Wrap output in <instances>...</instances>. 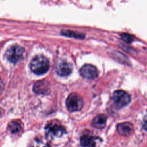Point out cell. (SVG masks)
Wrapping results in <instances>:
<instances>
[{"label":"cell","instance_id":"cell-13","mask_svg":"<svg viewBox=\"0 0 147 147\" xmlns=\"http://www.w3.org/2000/svg\"><path fill=\"white\" fill-rule=\"evenodd\" d=\"M29 147H50L49 145L43 141L39 139L34 140L29 145Z\"/></svg>","mask_w":147,"mask_h":147},{"label":"cell","instance_id":"cell-9","mask_svg":"<svg viewBox=\"0 0 147 147\" xmlns=\"http://www.w3.org/2000/svg\"><path fill=\"white\" fill-rule=\"evenodd\" d=\"M72 71V65L67 61H61L59 63L56 67V71L60 76H65L69 75Z\"/></svg>","mask_w":147,"mask_h":147},{"label":"cell","instance_id":"cell-1","mask_svg":"<svg viewBox=\"0 0 147 147\" xmlns=\"http://www.w3.org/2000/svg\"><path fill=\"white\" fill-rule=\"evenodd\" d=\"M49 68L48 60L44 56L38 55L34 57L30 64V68L37 75H42L48 71Z\"/></svg>","mask_w":147,"mask_h":147},{"label":"cell","instance_id":"cell-17","mask_svg":"<svg viewBox=\"0 0 147 147\" xmlns=\"http://www.w3.org/2000/svg\"><path fill=\"white\" fill-rule=\"evenodd\" d=\"M3 88V84L2 80L0 79V92L2 90Z\"/></svg>","mask_w":147,"mask_h":147},{"label":"cell","instance_id":"cell-5","mask_svg":"<svg viewBox=\"0 0 147 147\" xmlns=\"http://www.w3.org/2000/svg\"><path fill=\"white\" fill-rule=\"evenodd\" d=\"M45 131L47 137L53 139L55 137L62 136L65 132V129L61 125L56 123H50L45 127Z\"/></svg>","mask_w":147,"mask_h":147},{"label":"cell","instance_id":"cell-16","mask_svg":"<svg viewBox=\"0 0 147 147\" xmlns=\"http://www.w3.org/2000/svg\"><path fill=\"white\" fill-rule=\"evenodd\" d=\"M142 127L145 130L147 131V115L145 116L142 122Z\"/></svg>","mask_w":147,"mask_h":147},{"label":"cell","instance_id":"cell-4","mask_svg":"<svg viewBox=\"0 0 147 147\" xmlns=\"http://www.w3.org/2000/svg\"><path fill=\"white\" fill-rule=\"evenodd\" d=\"M24 52V48L18 45L10 47L5 54L7 59L12 63H17L21 58Z\"/></svg>","mask_w":147,"mask_h":147},{"label":"cell","instance_id":"cell-2","mask_svg":"<svg viewBox=\"0 0 147 147\" xmlns=\"http://www.w3.org/2000/svg\"><path fill=\"white\" fill-rule=\"evenodd\" d=\"M83 100L82 97L79 94L71 93L66 100V106L70 111H77L80 110L83 106Z\"/></svg>","mask_w":147,"mask_h":147},{"label":"cell","instance_id":"cell-12","mask_svg":"<svg viewBox=\"0 0 147 147\" xmlns=\"http://www.w3.org/2000/svg\"><path fill=\"white\" fill-rule=\"evenodd\" d=\"M8 129L11 133H18L21 131V126L18 122L16 121H12L9 123L8 126Z\"/></svg>","mask_w":147,"mask_h":147},{"label":"cell","instance_id":"cell-11","mask_svg":"<svg viewBox=\"0 0 147 147\" xmlns=\"http://www.w3.org/2000/svg\"><path fill=\"white\" fill-rule=\"evenodd\" d=\"M107 121V117L104 114H99L96 115L92 121V126L96 129H103L105 127Z\"/></svg>","mask_w":147,"mask_h":147},{"label":"cell","instance_id":"cell-15","mask_svg":"<svg viewBox=\"0 0 147 147\" xmlns=\"http://www.w3.org/2000/svg\"><path fill=\"white\" fill-rule=\"evenodd\" d=\"M122 39L127 43H130L134 40V36L129 33H122L121 34Z\"/></svg>","mask_w":147,"mask_h":147},{"label":"cell","instance_id":"cell-7","mask_svg":"<svg viewBox=\"0 0 147 147\" xmlns=\"http://www.w3.org/2000/svg\"><path fill=\"white\" fill-rule=\"evenodd\" d=\"M80 74L82 77L88 79H93L98 75L96 68L91 64H85L80 69Z\"/></svg>","mask_w":147,"mask_h":147},{"label":"cell","instance_id":"cell-10","mask_svg":"<svg viewBox=\"0 0 147 147\" xmlns=\"http://www.w3.org/2000/svg\"><path fill=\"white\" fill-rule=\"evenodd\" d=\"M118 133L122 136H128L133 131V126L129 122H123L119 123L117 126Z\"/></svg>","mask_w":147,"mask_h":147},{"label":"cell","instance_id":"cell-14","mask_svg":"<svg viewBox=\"0 0 147 147\" xmlns=\"http://www.w3.org/2000/svg\"><path fill=\"white\" fill-rule=\"evenodd\" d=\"M61 34L65 36L78 38H83L84 37V36L82 34H80L77 32H74L72 31H69V30H63L61 32Z\"/></svg>","mask_w":147,"mask_h":147},{"label":"cell","instance_id":"cell-3","mask_svg":"<svg viewBox=\"0 0 147 147\" xmlns=\"http://www.w3.org/2000/svg\"><path fill=\"white\" fill-rule=\"evenodd\" d=\"M113 100L117 109H121L127 105L130 102V96L123 90L115 91L113 94Z\"/></svg>","mask_w":147,"mask_h":147},{"label":"cell","instance_id":"cell-8","mask_svg":"<svg viewBox=\"0 0 147 147\" xmlns=\"http://www.w3.org/2000/svg\"><path fill=\"white\" fill-rule=\"evenodd\" d=\"M33 90L35 93L46 95L50 92V85L46 80H40L34 84Z\"/></svg>","mask_w":147,"mask_h":147},{"label":"cell","instance_id":"cell-6","mask_svg":"<svg viewBox=\"0 0 147 147\" xmlns=\"http://www.w3.org/2000/svg\"><path fill=\"white\" fill-rule=\"evenodd\" d=\"M80 142L82 147H99L102 140L100 137L84 135L80 137Z\"/></svg>","mask_w":147,"mask_h":147}]
</instances>
